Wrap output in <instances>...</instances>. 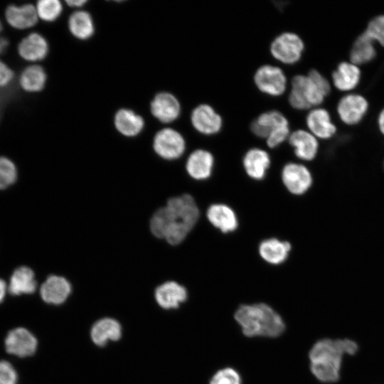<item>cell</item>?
Returning <instances> with one entry per match:
<instances>
[{
    "label": "cell",
    "instance_id": "obj_19",
    "mask_svg": "<svg viewBox=\"0 0 384 384\" xmlns=\"http://www.w3.org/2000/svg\"><path fill=\"white\" fill-rule=\"evenodd\" d=\"M287 140L298 159L310 161L316 156L319 150L318 139L309 131L304 129L293 131Z\"/></svg>",
    "mask_w": 384,
    "mask_h": 384
},
{
    "label": "cell",
    "instance_id": "obj_31",
    "mask_svg": "<svg viewBox=\"0 0 384 384\" xmlns=\"http://www.w3.org/2000/svg\"><path fill=\"white\" fill-rule=\"evenodd\" d=\"M36 8L38 18L46 22L55 21L63 11V5L58 0L38 1Z\"/></svg>",
    "mask_w": 384,
    "mask_h": 384
},
{
    "label": "cell",
    "instance_id": "obj_11",
    "mask_svg": "<svg viewBox=\"0 0 384 384\" xmlns=\"http://www.w3.org/2000/svg\"><path fill=\"white\" fill-rule=\"evenodd\" d=\"M304 50L302 39L293 32H284L278 35L270 45V53L274 58L287 65L297 63Z\"/></svg>",
    "mask_w": 384,
    "mask_h": 384
},
{
    "label": "cell",
    "instance_id": "obj_15",
    "mask_svg": "<svg viewBox=\"0 0 384 384\" xmlns=\"http://www.w3.org/2000/svg\"><path fill=\"white\" fill-rule=\"evenodd\" d=\"M72 291V284L67 277L60 274H50L42 283L40 295L46 303L59 305L67 300Z\"/></svg>",
    "mask_w": 384,
    "mask_h": 384
},
{
    "label": "cell",
    "instance_id": "obj_7",
    "mask_svg": "<svg viewBox=\"0 0 384 384\" xmlns=\"http://www.w3.org/2000/svg\"><path fill=\"white\" fill-rule=\"evenodd\" d=\"M279 181L283 189L292 197L305 195L313 185V176L302 163L288 161L279 171Z\"/></svg>",
    "mask_w": 384,
    "mask_h": 384
},
{
    "label": "cell",
    "instance_id": "obj_17",
    "mask_svg": "<svg viewBox=\"0 0 384 384\" xmlns=\"http://www.w3.org/2000/svg\"><path fill=\"white\" fill-rule=\"evenodd\" d=\"M37 346L36 338L24 328H16L10 331L5 339L6 351L21 358L33 355Z\"/></svg>",
    "mask_w": 384,
    "mask_h": 384
},
{
    "label": "cell",
    "instance_id": "obj_25",
    "mask_svg": "<svg viewBox=\"0 0 384 384\" xmlns=\"http://www.w3.org/2000/svg\"><path fill=\"white\" fill-rule=\"evenodd\" d=\"M116 129L122 135L134 137L139 134L144 127V120L142 116L132 110H119L114 117Z\"/></svg>",
    "mask_w": 384,
    "mask_h": 384
},
{
    "label": "cell",
    "instance_id": "obj_8",
    "mask_svg": "<svg viewBox=\"0 0 384 384\" xmlns=\"http://www.w3.org/2000/svg\"><path fill=\"white\" fill-rule=\"evenodd\" d=\"M292 252V242L276 235H269L262 238L256 246V253L259 259L265 265L272 267L285 265Z\"/></svg>",
    "mask_w": 384,
    "mask_h": 384
},
{
    "label": "cell",
    "instance_id": "obj_6",
    "mask_svg": "<svg viewBox=\"0 0 384 384\" xmlns=\"http://www.w3.org/2000/svg\"><path fill=\"white\" fill-rule=\"evenodd\" d=\"M204 218L211 228L223 235H230L240 229V219L236 209L225 201L210 203L204 210Z\"/></svg>",
    "mask_w": 384,
    "mask_h": 384
},
{
    "label": "cell",
    "instance_id": "obj_20",
    "mask_svg": "<svg viewBox=\"0 0 384 384\" xmlns=\"http://www.w3.org/2000/svg\"><path fill=\"white\" fill-rule=\"evenodd\" d=\"M368 107L366 99L361 95L348 94L339 100L337 112L340 119L347 124L358 123Z\"/></svg>",
    "mask_w": 384,
    "mask_h": 384
},
{
    "label": "cell",
    "instance_id": "obj_5",
    "mask_svg": "<svg viewBox=\"0 0 384 384\" xmlns=\"http://www.w3.org/2000/svg\"><path fill=\"white\" fill-rule=\"evenodd\" d=\"M251 132L265 139L270 149H275L288 139L290 134L287 118L279 111L270 110L260 114L250 124Z\"/></svg>",
    "mask_w": 384,
    "mask_h": 384
},
{
    "label": "cell",
    "instance_id": "obj_16",
    "mask_svg": "<svg viewBox=\"0 0 384 384\" xmlns=\"http://www.w3.org/2000/svg\"><path fill=\"white\" fill-rule=\"evenodd\" d=\"M191 122L194 129L204 135L215 134L223 127L221 116L208 104H201L193 110Z\"/></svg>",
    "mask_w": 384,
    "mask_h": 384
},
{
    "label": "cell",
    "instance_id": "obj_39",
    "mask_svg": "<svg viewBox=\"0 0 384 384\" xmlns=\"http://www.w3.org/2000/svg\"><path fill=\"white\" fill-rule=\"evenodd\" d=\"M378 122L380 131L384 134V108L379 114Z\"/></svg>",
    "mask_w": 384,
    "mask_h": 384
},
{
    "label": "cell",
    "instance_id": "obj_33",
    "mask_svg": "<svg viewBox=\"0 0 384 384\" xmlns=\"http://www.w3.org/2000/svg\"><path fill=\"white\" fill-rule=\"evenodd\" d=\"M209 384H242V378L235 369L228 367L215 373Z\"/></svg>",
    "mask_w": 384,
    "mask_h": 384
},
{
    "label": "cell",
    "instance_id": "obj_30",
    "mask_svg": "<svg viewBox=\"0 0 384 384\" xmlns=\"http://www.w3.org/2000/svg\"><path fill=\"white\" fill-rule=\"evenodd\" d=\"M46 80L47 75L43 68L38 65H31L22 71L19 84L26 92H36L43 89Z\"/></svg>",
    "mask_w": 384,
    "mask_h": 384
},
{
    "label": "cell",
    "instance_id": "obj_21",
    "mask_svg": "<svg viewBox=\"0 0 384 384\" xmlns=\"http://www.w3.org/2000/svg\"><path fill=\"white\" fill-rule=\"evenodd\" d=\"M306 123L309 132L316 138L326 139L336 132L329 112L324 108L311 109L306 115Z\"/></svg>",
    "mask_w": 384,
    "mask_h": 384
},
{
    "label": "cell",
    "instance_id": "obj_38",
    "mask_svg": "<svg viewBox=\"0 0 384 384\" xmlns=\"http://www.w3.org/2000/svg\"><path fill=\"white\" fill-rule=\"evenodd\" d=\"M3 30V26L0 21V33ZM8 41L0 35V53H2L8 46Z\"/></svg>",
    "mask_w": 384,
    "mask_h": 384
},
{
    "label": "cell",
    "instance_id": "obj_24",
    "mask_svg": "<svg viewBox=\"0 0 384 384\" xmlns=\"http://www.w3.org/2000/svg\"><path fill=\"white\" fill-rule=\"evenodd\" d=\"M122 336V326L115 319L103 318L96 321L91 328L90 337L98 346H105L109 341H118Z\"/></svg>",
    "mask_w": 384,
    "mask_h": 384
},
{
    "label": "cell",
    "instance_id": "obj_14",
    "mask_svg": "<svg viewBox=\"0 0 384 384\" xmlns=\"http://www.w3.org/2000/svg\"><path fill=\"white\" fill-rule=\"evenodd\" d=\"M154 299L162 309H178L188 297L186 287L180 282L170 279L159 284L154 292Z\"/></svg>",
    "mask_w": 384,
    "mask_h": 384
},
{
    "label": "cell",
    "instance_id": "obj_28",
    "mask_svg": "<svg viewBox=\"0 0 384 384\" xmlns=\"http://www.w3.org/2000/svg\"><path fill=\"white\" fill-rule=\"evenodd\" d=\"M70 33L79 40H87L95 32L94 21L91 15L85 11H76L68 18Z\"/></svg>",
    "mask_w": 384,
    "mask_h": 384
},
{
    "label": "cell",
    "instance_id": "obj_1",
    "mask_svg": "<svg viewBox=\"0 0 384 384\" xmlns=\"http://www.w3.org/2000/svg\"><path fill=\"white\" fill-rule=\"evenodd\" d=\"M201 218L198 200L190 192H184L169 197L154 211L149 229L154 238L178 247L196 230Z\"/></svg>",
    "mask_w": 384,
    "mask_h": 384
},
{
    "label": "cell",
    "instance_id": "obj_27",
    "mask_svg": "<svg viewBox=\"0 0 384 384\" xmlns=\"http://www.w3.org/2000/svg\"><path fill=\"white\" fill-rule=\"evenodd\" d=\"M37 282L34 272L28 267L17 268L12 274L9 290L13 295L31 294L36 292Z\"/></svg>",
    "mask_w": 384,
    "mask_h": 384
},
{
    "label": "cell",
    "instance_id": "obj_18",
    "mask_svg": "<svg viewBox=\"0 0 384 384\" xmlns=\"http://www.w3.org/2000/svg\"><path fill=\"white\" fill-rule=\"evenodd\" d=\"M181 105L173 94L161 92L156 94L150 104L151 114L162 123H171L181 114Z\"/></svg>",
    "mask_w": 384,
    "mask_h": 384
},
{
    "label": "cell",
    "instance_id": "obj_10",
    "mask_svg": "<svg viewBox=\"0 0 384 384\" xmlns=\"http://www.w3.org/2000/svg\"><path fill=\"white\" fill-rule=\"evenodd\" d=\"M215 166V159L213 153L208 149L198 148L187 156L184 171L191 181L203 183L213 178Z\"/></svg>",
    "mask_w": 384,
    "mask_h": 384
},
{
    "label": "cell",
    "instance_id": "obj_32",
    "mask_svg": "<svg viewBox=\"0 0 384 384\" xmlns=\"http://www.w3.org/2000/svg\"><path fill=\"white\" fill-rule=\"evenodd\" d=\"M17 178V170L14 162L9 159L0 156V189L12 185Z\"/></svg>",
    "mask_w": 384,
    "mask_h": 384
},
{
    "label": "cell",
    "instance_id": "obj_34",
    "mask_svg": "<svg viewBox=\"0 0 384 384\" xmlns=\"http://www.w3.org/2000/svg\"><path fill=\"white\" fill-rule=\"evenodd\" d=\"M374 41L384 46V15L374 17L364 31Z\"/></svg>",
    "mask_w": 384,
    "mask_h": 384
},
{
    "label": "cell",
    "instance_id": "obj_12",
    "mask_svg": "<svg viewBox=\"0 0 384 384\" xmlns=\"http://www.w3.org/2000/svg\"><path fill=\"white\" fill-rule=\"evenodd\" d=\"M271 166L272 159L269 152L260 147L247 149L242 158V171L252 182L265 181Z\"/></svg>",
    "mask_w": 384,
    "mask_h": 384
},
{
    "label": "cell",
    "instance_id": "obj_9",
    "mask_svg": "<svg viewBox=\"0 0 384 384\" xmlns=\"http://www.w3.org/2000/svg\"><path fill=\"white\" fill-rule=\"evenodd\" d=\"M152 148L161 159L176 161L186 152V142L183 136L177 130L166 127L158 131L154 137Z\"/></svg>",
    "mask_w": 384,
    "mask_h": 384
},
{
    "label": "cell",
    "instance_id": "obj_13",
    "mask_svg": "<svg viewBox=\"0 0 384 384\" xmlns=\"http://www.w3.org/2000/svg\"><path fill=\"white\" fill-rule=\"evenodd\" d=\"M254 82L257 89L268 95H282L287 88V80L283 70L277 66L263 65L254 75Z\"/></svg>",
    "mask_w": 384,
    "mask_h": 384
},
{
    "label": "cell",
    "instance_id": "obj_2",
    "mask_svg": "<svg viewBox=\"0 0 384 384\" xmlns=\"http://www.w3.org/2000/svg\"><path fill=\"white\" fill-rule=\"evenodd\" d=\"M358 348L355 341L347 338H323L317 341L309 353L311 373L323 383L337 381L343 356L354 355Z\"/></svg>",
    "mask_w": 384,
    "mask_h": 384
},
{
    "label": "cell",
    "instance_id": "obj_4",
    "mask_svg": "<svg viewBox=\"0 0 384 384\" xmlns=\"http://www.w3.org/2000/svg\"><path fill=\"white\" fill-rule=\"evenodd\" d=\"M330 91L328 80L312 69L307 75H296L292 78L288 101L296 110H307L321 104Z\"/></svg>",
    "mask_w": 384,
    "mask_h": 384
},
{
    "label": "cell",
    "instance_id": "obj_29",
    "mask_svg": "<svg viewBox=\"0 0 384 384\" xmlns=\"http://www.w3.org/2000/svg\"><path fill=\"white\" fill-rule=\"evenodd\" d=\"M374 41L365 32L361 33L353 42L351 51V62L361 65L373 60L376 55Z\"/></svg>",
    "mask_w": 384,
    "mask_h": 384
},
{
    "label": "cell",
    "instance_id": "obj_3",
    "mask_svg": "<svg viewBox=\"0 0 384 384\" xmlns=\"http://www.w3.org/2000/svg\"><path fill=\"white\" fill-rule=\"evenodd\" d=\"M234 319L247 337L276 338L285 331L282 316L264 302L241 304L236 309Z\"/></svg>",
    "mask_w": 384,
    "mask_h": 384
},
{
    "label": "cell",
    "instance_id": "obj_37",
    "mask_svg": "<svg viewBox=\"0 0 384 384\" xmlns=\"http://www.w3.org/2000/svg\"><path fill=\"white\" fill-rule=\"evenodd\" d=\"M87 1L86 0H70L66 1V4L73 8H80L83 6Z\"/></svg>",
    "mask_w": 384,
    "mask_h": 384
},
{
    "label": "cell",
    "instance_id": "obj_22",
    "mask_svg": "<svg viewBox=\"0 0 384 384\" xmlns=\"http://www.w3.org/2000/svg\"><path fill=\"white\" fill-rule=\"evenodd\" d=\"M46 39L38 33H31L23 38L18 46L20 56L29 62H37L44 59L48 53Z\"/></svg>",
    "mask_w": 384,
    "mask_h": 384
},
{
    "label": "cell",
    "instance_id": "obj_40",
    "mask_svg": "<svg viewBox=\"0 0 384 384\" xmlns=\"http://www.w3.org/2000/svg\"><path fill=\"white\" fill-rule=\"evenodd\" d=\"M6 285L5 282L0 279V302H1L5 297Z\"/></svg>",
    "mask_w": 384,
    "mask_h": 384
},
{
    "label": "cell",
    "instance_id": "obj_35",
    "mask_svg": "<svg viewBox=\"0 0 384 384\" xmlns=\"http://www.w3.org/2000/svg\"><path fill=\"white\" fill-rule=\"evenodd\" d=\"M18 375L12 365L0 361V384H16Z\"/></svg>",
    "mask_w": 384,
    "mask_h": 384
},
{
    "label": "cell",
    "instance_id": "obj_26",
    "mask_svg": "<svg viewBox=\"0 0 384 384\" xmlns=\"http://www.w3.org/2000/svg\"><path fill=\"white\" fill-rule=\"evenodd\" d=\"M360 78L359 67L351 62H341L332 73L334 85L342 91H348L355 88Z\"/></svg>",
    "mask_w": 384,
    "mask_h": 384
},
{
    "label": "cell",
    "instance_id": "obj_36",
    "mask_svg": "<svg viewBox=\"0 0 384 384\" xmlns=\"http://www.w3.org/2000/svg\"><path fill=\"white\" fill-rule=\"evenodd\" d=\"M14 77V71L0 60V87H4L10 84Z\"/></svg>",
    "mask_w": 384,
    "mask_h": 384
},
{
    "label": "cell",
    "instance_id": "obj_23",
    "mask_svg": "<svg viewBox=\"0 0 384 384\" xmlns=\"http://www.w3.org/2000/svg\"><path fill=\"white\" fill-rule=\"evenodd\" d=\"M5 17L11 27L19 30L34 26L38 18L36 8L32 4L10 5L6 9Z\"/></svg>",
    "mask_w": 384,
    "mask_h": 384
}]
</instances>
